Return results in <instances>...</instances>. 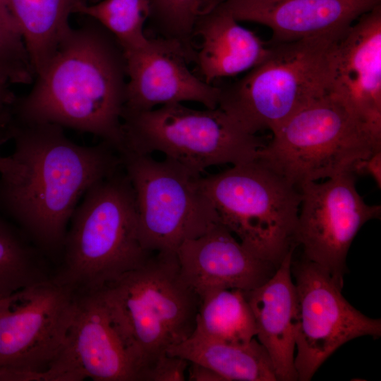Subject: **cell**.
I'll use <instances>...</instances> for the list:
<instances>
[{"mask_svg": "<svg viewBox=\"0 0 381 381\" xmlns=\"http://www.w3.org/2000/svg\"><path fill=\"white\" fill-rule=\"evenodd\" d=\"M16 170L0 174V213L46 255L61 256L71 217L83 196L121 167L118 150L101 141L81 145L49 123L15 121Z\"/></svg>", "mask_w": 381, "mask_h": 381, "instance_id": "obj_1", "label": "cell"}, {"mask_svg": "<svg viewBox=\"0 0 381 381\" xmlns=\"http://www.w3.org/2000/svg\"><path fill=\"white\" fill-rule=\"evenodd\" d=\"M36 76L30 93L16 99V121L54 123L95 135L118 152L123 147L126 59L104 28L92 19L71 28Z\"/></svg>", "mask_w": 381, "mask_h": 381, "instance_id": "obj_2", "label": "cell"}, {"mask_svg": "<svg viewBox=\"0 0 381 381\" xmlns=\"http://www.w3.org/2000/svg\"><path fill=\"white\" fill-rule=\"evenodd\" d=\"M133 364L138 381L196 327L200 298L183 279L176 253L157 252L97 291Z\"/></svg>", "mask_w": 381, "mask_h": 381, "instance_id": "obj_3", "label": "cell"}, {"mask_svg": "<svg viewBox=\"0 0 381 381\" xmlns=\"http://www.w3.org/2000/svg\"><path fill=\"white\" fill-rule=\"evenodd\" d=\"M135 193L122 165L89 188L76 207L52 277L78 294L95 293L146 262Z\"/></svg>", "mask_w": 381, "mask_h": 381, "instance_id": "obj_4", "label": "cell"}, {"mask_svg": "<svg viewBox=\"0 0 381 381\" xmlns=\"http://www.w3.org/2000/svg\"><path fill=\"white\" fill-rule=\"evenodd\" d=\"M343 32L270 44L260 64L231 87L220 88L217 107L250 134L274 132L329 92V52Z\"/></svg>", "mask_w": 381, "mask_h": 381, "instance_id": "obj_5", "label": "cell"}, {"mask_svg": "<svg viewBox=\"0 0 381 381\" xmlns=\"http://www.w3.org/2000/svg\"><path fill=\"white\" fill-rule=\"evenodd\" d=\"M219 222L258 258L278 267L297 246L298 187L258 159L200 176Z\"/></svg>", "mask_w": 381, "mask_h": 381, "instance_id": "obj_6", "label": "cell"}, {"mask_svg": "<svg viewBox=\"0 0 381 381\" xmlns=\"http://www.w3.org/2000/svg\"><path fill=\"white\" fill-rule=\"evenodd\" d=\"M380 150L381 139L327 92L273 132L256 159L299 188L320 179L353 173L360 160Z\"/></svg>", "mask_w": 381, "mask_h": 381, "instance_id": "obj_7", "label": "cell"}, {"mask_svg": "<svg viewBox=\"0 0 381 381\" xmlns=\"http://www.w3.org/2000/svg\"><path fill=\"white\" fill-rule=\"evenodd\" d=\"M122 127V149L160 152L200 175L211 166L254 160L265 145L219 107L198 110L171 103L156 109L123 110Z\"/></svg>", "mask_w": 381, "mask_h": 381, "instance_id": "obj_8", "label": "cell"}, {"mask_svg": "<svg viewBox=\"0 0 381 381\" xmlns=\"http://www.w3.org/2000/svg\"><path fill=\"white\" fill-rule=\"evenodd\" d=\"M122 167L133 186L143 247L152 253L174 252L219 222L200 184L201 175L168 158L123 148Z\"/></svg>", "mask_w": 381, "mask_h": 381, "instance_id": "obj_9", "label": "cell"}, {"mask_svg": "<svg viewBox=\"0 0 381 381\" xmlns=\"http://www.w3.org/2000/svg\"><path fill=\"white\" fill-rule=\"evenodd\" d=\"M78 298L52 277L0 297V381H45L66 341Z\"/></svg>", "mask_w": 381, "mask_h": 381, "instance_id": "obj_10", "label": "cell"}, {"mask_svg": "<svg viewBox=\"0 0 381 381\" xmlns=\"http://www.w3.org/2000/svg\"><path fill=\"white\" fill-rule=\"evenodd\" d=\"M297 293L294 365L298 380H310L337 349L363 336L378 338L380 319L370 318L343 296V282L303 258L291 262Z\"/></svg>", "mask_w": 381, "mask_h": 381, "instance_id": "obj_11", "label": "cell"}, {"mask_svg": "<svg viewBox=\"0 0 381 381\" xmlns=\"http://www.w3.org/2000/svg\"><path fill=\"white\" fill-rule=\"evenodd\" d=\"M298 188L301 200L296 243L301 246L304 258L343 282L351 243L365 222L380 218V205L363 200L352 172L322 183L308 182Z\"/></svg>", "mask_w": 381, "mask_h": 381, "instance_id": "obj_12", "label": "cell"}, {"mask_svg": "<svg viewBox=\"0 0 381 381\" xmlns=\"http://www.w3.org/2000/svg\"><path fill=\"white\" fill-rule=\"evenodd\" d=\"M329 92L381 139V5L362 15L333 42Z\"/></svg>", "mask_w": 381, "mask_h": 381, "instance_id": "obj_13", "label": "cell"}, {"mask_svg": "<svg viewBox=\"0 0 381 381\" xmlns=\"http://www.w3.org/2000/svg\"><path fill=\"white\" fill-rule=\"evenodd\" d=\"M138 381L124 344L97 292L78 294L65 344L47 381Z\"/></svg>", "mask_w": 381, "mask_h": 381, "instance_id": "obj_14", "label": "cell"}, {"mask_svg": "<svg viewBox=\"0 0 381 381\" xmlns=\"http://www.w3.org/2000/svg\"><path fill=\"white\" fill-rule=\"evenodd\" d=\"M128 81L123 110L141 111L158 104L197 102L218 107L220 88L202 81L188 69L193 50L167 38L150 39L143 47L123 52Z\"/></svg>", "mask_w": 381, "mask_h": 381, "instance_id": "obj_15", "label": "cell"}, {"mask_svg": "<svg viewBox=\"0 0 381 381\" xmlns=\"http://www.w3.org/2000/svg\"><path fill=\"white\" fill-rule=\"evenodd\" d=\"M181 273L200 294L214 289H253L277 267L253 254L220 222L177 249Z\"/></svg>", "mask_w": 381, "mask_h": 381, "instance_id": "obj_16", "label": "cell"}, {"mask_svg": "<svg viewBox=\"0 0 381 381\" xmlns=\"http://www.w3.org/2000/svg\"><path fill=\"white\" fill-rule=\"evenodd\" d=\"M219 5L238 21L269 28L276 44L340 33L381 0H227Z\"/></svg>", "mask_w": 381, "mask_h": 381, "instance_id": "obj_17", "label": "cell"}, {"mask_svg": "<svg viewBox=\"0 0 381 381\" xmlns=\"http://www.w3.org/2000/svg\"><path fill=\"white\" fill-rule=\"evenodd\" d=\"M293 253L291 250L267 282L243 291L254 316L256 336L267 350L279 381L298 380L294 365L298 304L291 277Z\"/></svg>", "mask_w": 381, "mask_h": 381, "instance_id": "obj_18", "label": "cell"}, {"mask_svg": "<svg viewBox=\"0 0 381 381\" xmlns=\"http://www.w3.org/2000/svg\"><path fill=\"white\" fill-rule=\"evenodd\" d=\"M202 37L196 61L205 82L252 69L269 54L270 45L238 23L221 5L202 15L194 32Z\"/></svg>", "mask_w": 381, "mask_h": 381, "instance_id": "obj_19", "label": "cell"}, {"mask_svg": "<svg viewBox=\"0 0 381 381\" xmlns=\"http://www.w3.org/2000/svg\"><path fill=\"white\" fill-rule=\"evenodd\" d=\"M167 353L205 365L223 381L277 380L267 350L255 338L246 344L229 343L195 329L187 339L171 346Z\"/></svg>", "mask_w": 381, "mask_h": 381, "instance_id": "obj_20", "label": "cell"}, {"mask_svg": "<svg viewBox=\"0 0 381 381\" xmlns=\"http://www.w3.org/2000/svg\"><path fill=\"white\" fill-rule=\"evenodd\" d=\"M25 44L35 76L55 54L72 28L71 13L86 0H4Z\"/></svg>", "mask_w": 381, "mask_h": 381, "instance_id": "obj_21", "label": "cell"}, {"mask_svg": "<svg viewBox=\"0 0 381 381\" xmlns=\"http://www.w3.org/2000/svg\"><path fill=\"white\" fill-rule=\"evenodd\" d=\"M199 295L195 330L210 338L246 344L256 336V326L244 292L214 289Z\"/></svg>", "mask_w": 381, "mask_h": 381, "instance_id": "obj_22", "label": "cell"}, {"mask_svg": "<svg viewBox=\"0 0 381 381\" xmlns=\"http://www.w3.org/2000/svg\"><path fill=\"white\" fill-rule=\"evenodd\" d=\"M46 255L0 213V297L49 279Z\"/></svg>", "mask_w": 381, "mask_h": 381, "instance_id": "obj_23", "label": "cell"}, {"mask_svg": "<svg viewBox=\"0 0 381 381\" xmlns=\"http://www.w3.org/2000/svg\"><path fill=\"white\" fill-rule=\"evenodd\" d=\"M76 13L87 16L104 28L123 52L140 49L149 42L143 27L150 16V0H103L83 4Z\"/></svg>", "mask_w": 381, "mask_h": 381, "instance_id": "obj_24", "label": "cell"}, {"mask_svg": "<svg viewBox=\"0 0 381 381\" xmlns=\"http://www.w3.org/2000/svg\"><path fill=\"white\" fill-rule=\"evenodd\" d=\"M150 18L164 38L193 50L190 39L198 19L208 12L212 0H150Z\"/></svg>", "mask_w": 381, "mask_h": 381, "instance_id": "obj_25", "label": "cell"}, {"mask_svg": "<svg viewBox=\"0 0 381 381\" xmlns=\"http://www.w3.org/2000/svg\"><path fill=\"white\" fill-rule=\"evenodd\" d=\"M0 75L10 84L31 83L35 73L23 36L0 0Z\"/></svg>", "mask_w": 381, "mask_h": 381, "instance_id": "obj_26", "label": "cell"}, {"mask_svg": "<svg viewBox=\"0 0 381 381\" xmlns=\"http://www.w3.org/2000/svg\"><path fill=\"white\" fill-rule=\"evenodd\" d=\"M188 365L186 359L167 353L143 373L140 381H184Z\"/></svg>", "mask_w": 381, "mask_h": 381, "instance_id": "obj_27", "label": "cell"}, {"mask_svg": "<svg viewBox=\"0 0 381 381\" xmlns=\"http://www.w3.org/2000/svg\"><path fill=\"white\" fill-rule=\"evenodd\" d=\"M353 173L356 175L371 176L380 188L381 186V150H377L370 156L360 160L354 167Z\"/></svg>", "mask_w": 381, "mask_h": 381, "instance_id": "obj_28", "label": "cell"}, {"mask_svg": "<svg viewBox=\"0 0 381 381\" xmlns=\"http://www.w3.org/2000/svg\"><path fill=\"white\" fill-rule=\"evenodd\" d=\"M187 378L190 381H223L221 376L210 368L194 362H189Z\"/></svg>", "mask_w": 381, "mask_h": 381, "instance_id": "obj_29", "label": "cell"}, {"mask_svg": "<svg viewBox=\"0 0 381 381\" xmlns=\"http://www.w3.org/2000/svg\"><path fill=\"white\" fill-rule=\"evenodd\" d=\"M8 83L0 75V114L13 113V108L17 97L13 92Z\"/></svg>", "mask_w": 381, "mask_h": 381, "instance_id": "obj_30", "label": "cell"}, {"mask_svg": "<svg viewBox=\"0 0 381 381\" xmlns=\"http://www.w3.org/2000/svg\"><path fill=\"white\" fill-rule=\"evenodd\" d=\"M13 128V114H0V146L11 140Z\"/></svg>", "mask_w": 381, "mask_h": 381, "instance_id": "obj_31", "label": "cell"}, {"mask_svg": "<svg viewBox=\"0 0 381 381\" xmlns=\"http://www.w3.org/2000/svg\"><path fill=\"white\" fill-rule=\"evenodd\" d=\"M16 167V162L9 155L4 157L0 153V174L11 171Z\"/></svg>", "mask_w": 381, "mask_h": 381, "instance_id": "obj_32", "label": "cell"}, {"mask_svg": "<svg viewBox=\"0 0 381 381\" xmlns=\"http://www.w3.org/2000/svg\"><path fill=\"white\" fill-rule=\"evenodd\" d=\"M227 0H212L210 5V8H209V11H210L211 10H212L214 7H216L217 5H219V4L224 2V1H226Z\"/></svg>", "mask_w": 381, "mask_h": 381, "instance_id": "obj_33", "label": "cell"}]
</instances>
